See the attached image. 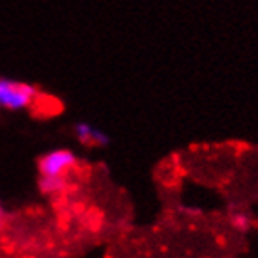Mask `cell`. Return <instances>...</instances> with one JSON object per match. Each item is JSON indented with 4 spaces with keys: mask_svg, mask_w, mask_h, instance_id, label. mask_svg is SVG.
<instances>
[{
    "mask_svg": "<svg viewBox=\"0 0 258 258\" xmlns=\"http://www.w3.org/2000/svg\"><path fill=\"white\" fill-rule=\"evenodd\" d=\"M38 92L32 84L12 81V79L0 77V109L19 110L36 101Z\"/></svg>",
    "mask_w": 258,
    "mask_h": 258,
    "instance_id": "1",
    "label": "cell"
},
{
    "mask_svg": "<svg viewBox=\"0 0 258 258\" xmlns=\"http://www.w3.org/2000/svg\"><path fill=\"white\" fill-rule=\"evenodd\" d=\"M75 155L70 150H54L43 155V159L39 161V170L41 176H66L70 168L75 167Z\"/></svg>",
    "mask_w": 258,
    "mask_h": 258,
    "instance_id": "2",
    "label": "cell"
},
{
    "mask_svg": "<svg viewBox=\"0 0 258 258\" xmlns=\"http://www.w3.org/2000/svg\"><path fill=\"white\" fill-rule=\"evenodd\" d=\"M75 133H77V139L84 144H90V146H103L109 142L107 135L101 133L99 129L92 127L88 123H79L77 127H75Z\"/></svg>",
    "mask_w": 258,
    "mask_h": 258,
    "instance_id": "3",
    "label": "cell"
},
{
    "mask_svg": "<svg viewBox=\"0 0 258 258\" xmlns=\"http://www.w3.org/2000/svg\"><path fill=\"white\" fill-rule=\"evenodd\" d=\"M39 187H41L43 193H51V195L60 193L66 187L64 176H41Z\"/></svg>",
    "mask_w": 258,
    "mask_h": 258,
    "instance_id": "4",
    "label": "cell"
},
{
    "mask_svg": "<svg viewBox=\"0 0 258 258\" xmlns=\"http://www.w3.org/2000/svg\"><path fill=\"white\" fill-rule=\"evenodd\" d=\"M0 226H2V219H0Z\"/></svg>",
    "mask_w": 258,
    "mask_h": 258,
    "instance_id": "5",
    "label": "cell"
}]
</instances>
